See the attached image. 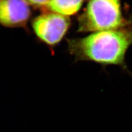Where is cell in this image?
Listing matches in <instances>:
<instances>
[{
	"instance_id": "1",
	"label": "cell",
	"mask_w": 132,
	"mask_h": 132,
	"mask_svg": "<svg viewBox=\"0 0 132 132\" xmlns=\"http://www.w3.org/2000/svg\"><path fill=\"white\" fill-rule=\"evenodd\" d=\"M67 44L69 52L77 60L125 67V54L132 45V22L120 28L69 39Z\"/></svg>"
},
{
	"instance_id": "2",
	"label": "cell",
	"mask_w": 132,
	"mask_h": 132,
	"mask_svg": "<svg viewBox=\"0 0 132 132\" xmlns=\"http://www.w3.org/2000/svg\"><path fill=\"white\" fill-rule=\"evenodd\" d=\"M78 22V32H95L120 28L132 21L123 17L120 0H89Z\"/></svg>"
},
{
	"instance_id": "3",
	"label": "cell",
	"mask_w": 132,
	"mask_h": 132,
	"mask_svg": "<svg viewBox=\"0 0 132 132\" xmlns=\"http://www.w3.org/2000/svg\"><path fill=\"white\" fill-rule=\"evenodd\" d=\"M69 16L43 12L33 20L32 28L36 36L47 45L54 46L63 39L70 26Z\"/></svg>"
},
{
	"instance_id": "4",
	"label": "cell",
	"mask_w": 132,
	"mask_h": 132,
	"mask_svg": "<svg viewBox=\"0 0 132 132\" xmlns=\"http://www.w3.org/2000/svg\"><path fill=\"white\" fill-rule=\"evenodd\" d=\"M31 16L30 6L25 0L0 1V24L5 27H24Z\"/></svg>"
},
{
	"instance_id": "5",
	"label": "cell",
	"mask_w": 132,
	"mask_h": 132,
	"mask_svg": "<svg viewBox=\"0 0 132 132\" xmlns=\"http://www.w3.org/2000/svg\"><path fill=\"white\" fill-rule=\"evenodd\" d=\"M85 0H50L42 9L43 12H50L69 16L77 14Z\"/></svg>"
},
{
	"instance_id": "6",
	"label": "cell",
	"mask_w": 132,
	"mask_h": 132,
	"mask_svg": "<svg viewBox=\"0 0 132 132\" xmlns=\"http://www.w3.org/2000/svg\"><path fill=\"white\" fill-rule=\"evenodd\" d=\"M25 1L28 3L29 6L42 9L49 2L50 0H25Z\"/></svg>"
},
{
	"instance_id": "7",
	"label": "cell",
	"mask_w": 132,
	"mask_h": 132,
	"mask_svg": "<svg viewBox=\"0 0 132 132\" xmlns=\"http://www.w3.org/2000/svg\"><path fill=\"white\" fill-rule=\"evenodd\" d=\"M1 1V0H0V1Z\"/></svg>"
}]
</instances>
